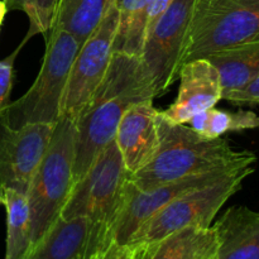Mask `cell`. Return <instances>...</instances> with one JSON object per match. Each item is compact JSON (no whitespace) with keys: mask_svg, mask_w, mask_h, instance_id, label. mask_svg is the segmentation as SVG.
I'll use <instances>...</instances> for the list:
<instances>
[{"mask_svg":"<svg viewBox=\"0 0 259 259\" xmlns=\"http://www.w3.org/2000/svg\"><path fill=\"white\" fill-rule=\"evenodd\" d=\"M157 98L139 56L114 52L103 81L75 120V182L115 138L124 113Z\"/></svg>","mask_w":259,"mask_h":259,"instance_id":"1","label":"cell"},{"mask_svg":"<svg viewBox=\"0 0 259 259\" xmlns=\"http://www.w3.org/2000/svg\"><path fill=\"white\" fill-rule=\"evenodd\" d=\"M159 146L153 158L129 176L141 190L217 169L254 166L257 156L249 151H235L223 137L206 139L187 124H172L158 116Z\"/></svg>","mask_w":259,"mask_h":259,"instance_id":"2","label":"cell"},{"mask_svg":"<svg viewBox=\"0 0 259 259\" xmlns=\"http://www.w3.org/2000/svg\"><path fill=\"white\" fill-rule=\"evenodd\" d=\"M129 176L120 151L113 141L73 185L61 217H82L88 222L83 259L100 254L113 243L114 227L123 207Z\"/></svg>","mask_w":259,"mask_h":259,"instance_id":"3","label":"cell"},{"mask_svg":"<svg viewBox=\"0 0 259 259\" xmlns=\"http://www.w3.org/2000/svg\"><path fill=\"white\" fill-rule=\"evenodd\" d=\"M73 164L75 121L61 116L25 194L29 207L30 249L62 214L75 185Z\"/></svg>","mask_w":259,"mask_h":259,"instance_id":"4","label":"cell"},{"mask_svg":"<svg viewBox=\"0 0 259 259\" xmlns=\"http://www.w3.org/2000/svg\"><path fill=\"white\" fill-rule=\"evenodd\" d=\"M80 47L75 35L52 28L46 38L43 62L33 85L0 113L9 125L57 123L71 67Z\"/></svg>","mask_w":259,"mask_h":259,"instance_id":"5","label":"cell"},{"mask_svg":"<svg viewBox=\"0 0 259 259\" xmlns=\"http://www.w3.org/2000/svg\"><path fill=\"white\" fill-rule=\"evenodd\" d=\"M259 37V0H194L182 65Z\"/></svg>","mask_w":259,"mask_h":259,"instance_id":"6","label":"cell"},{"mask_svg":"<svg viewBox=\"0 0 259 259\" xmlns=\"http://www.w3.org/2000/svg\"><path fill=\"white\" fill-rule=\"evenodd\" d=\"M254 171V166L238 168L212 184L177 197L149 218L134 233L128 245L153 244L189 227L210 228L225 202L242 189L244 180Z\"/></svg>","mask_w":259,"mask_h":259,"instance_id":"7","label":"cell"},{"mask_svg":"<svg viewBox=\"0 0 259 259\" xmlns=\"http://www.w3.org/2000/svg\"><path fill=\"white\" fill-rule=\"evenodd\" d=\"M192 5L194 0H174L144 35L139 58L156 96L179 80Z\"/></svg>","mask_w":259,"mask_h":259,"instance_id":"8","label":"cell"},{"mask_svg":"<svg viewBox=\"0 0 259 259\" xmlns=\"http://www.w3.org/2000/svg\"><path fill=\"white\" fill-rule=\"evenodd\" d=\"M118 24V4L113 0L95 30L78 48L68 76L61 116L75 121L101 83L114 55Z\"/></svg>","mask_w":259,"mask_h":259,"instance_id":"9","label":"cell"},{"mask_svg":"<svg viewBox=\"0 0 259 259\" xmlns=\"http://www.w3.org/2000/svg\"><path fill=\"white\" fill-rule=\"evenodd\" d=\"M56 124L12 126L0 114V190L27 194L32 177L48 148Z\"/></svg>","mask_w":259,"mask_h":259,"instance_id":"10","label":"cell"},{"mask_svg":"<svg viewBox=\"0 0 259 259\" xmlns=\"http://www.w3.org/2000/svg\"><path fill=\"white\" fill-rule=\"evenodd\" d=\"M243 167L235 168L217 169V171L205 172V174L194 175V176L184 177L166 182L158 186L151 187L147 190H141L128 181L124 196L123 207L119 214L116 224L113 232V243L119 245H126L134 233L162 207L166 206L177 197L187 194V192L204 187L212 184L218 180L223 179L230 172Z\"/></svg>","mask_w":259,"mask_h":259,"instance_id":"11","label":"cell"},{"mask_svg":"<svg viewBox=\"0 0 259 259\" xmlns=\"http://www.w3.org/2000/svg\"><path fill=\"white\" fill-rule=\"evenodd\" d=\"M180 89L174 103L162 118L172 124H187L197 113L214 108L223 100L222 78L207 58H196L184 63L180 70Z\"/></svg>","mask_w":259,"mask_h":259,"instance_id":"12","label":"cell"},{"mask_svg":"<svg viewBox=\"0 0 259 259\" xmlns=\"http://www.w3.org/2000/svg\"><path fill=\"white\" fill-rule=\"evenodd\" d=\"M158 116L153 100L134 104L124 113L114 141L129 175L143 168L156 154L159 146Z\"/></svg>","mask_w":259,"mask_h":259,"instance_id":"13","label":"cell"},{"mask_svg":"<svg viewBox=\"0 0 259 259\" xmlns=\"http://www.w3.org/2000/svg\"><path fill=\"white\" fill-rule=\"evenodd\" d=\"M218 238L214 259H259V212L232 206L212 224Z\"/></svg>","mask_w":259,"mask_h":259,"instance_id":"14","label":"cell"},{"mask_svg":"<svg viewBox=\"0 0 259 259\" xmlns=\"http://www.w3.org/2000/svg\"><path fill=\"white\" fill-rule=\"evenodd\" d=\"M88 222L82 217L58 218L24 259H83Z\"/></svg>","mask_w":259,"mask_h":259,"instance_id":"15","label":"cell"},{"mask_svg":"<svg viewBox=\"0 0 259 259\" xmlns=\"http://www.w3.org/2000/svg\"><path fill=\"white\" fill-rule=\"evenodd\" d=\"M205 58L217 67L224 95L243 88L259 76V37L234 47L215 51Z\"/></svg>","mask_w":259,"mask_h":259,"instance_id":"16","label":"cell"},{"mask_svg":"<svg viewBox=\"0 0 259 259\" xmlns=\"http://www.w3.org/2000/svg\"><path fill=\"white\" fill-rule=\"evenodd\" d=\"M149 245V259H214L218 238L210 228L189 227Z\"/></svg>","mask_w":259,"mask_h":259,"instance_id":"17","label":"cell"},{"mask_svg":"<svg viewBox=\"0 0 259 259\" xmlns=\"http://www.w3.org/2000/svg\"><path fill=\"white\" fill-rule=\"evenodd\" d=\"M113 0H60L55 25L82 43L95 30Z\"/></svg>","mask_w":259,"mask_h":259,"instance_id":"18","label":"cell"},{"mask_svg":"<svg viewBox=\"0 0 259 259\" xmlns=\"http://www.w3.org/2000/svg\"><path fill=\"white\" fill-rule=\"evenodd\" d=\"M7 211V242L4 259H24L30 249V220L25 194L3 189Z\"/></svg>","mask_w":259,"mask_h":259,"instance_id":"19","label":"cell"},{"mask_svg":"<svg viewBox=\"0 0 259 259\" xmlns=\"http://www.w3.org/2000/svg\"><path fill=\"white\" fill-rule=\"evenodd\" d=\"M152 0H116L119 24L114 52L139 56L146 35L147 12Z\"/></svg>","mask_w":259,"mask_h":259,"instance_id":"20","label":"cell"},{"mask_svg":"<svg viewBox=\"0 0 259 259\" xmlns=\"http://www.w3.org/2000/svg\"><path fill=\"white\" fill-rule=\"evenodd\" d=\"M187 125L204 138L215 139L229 132L258 128L259 115L250 110L227 111L214 106L192 116Z\"/></svg>","mask_w":259,"mask_h":259,"instance_id":"21","label":"cell"},{"mask_svg":"<svg viewBox=\"0 0 259 259\" xmlns=\"http://www.w3.org/2000/svg\"><path fill=\"white\" fill-rule=\"evenodd\" d=\"M8 12L19 10L27 15L29 20V28L23 42L28 40L35 34H43L46 38L55 25L56 13H57L60 0H4Z\"/></svg>","mask_w":259,"mask_h":259,"instance_id":"22","label":"cell"},{"mask_svg":"<svg viewBox=\"0 0 259 259\" xmlns=\"http://www.w3.org/2000/svg\"><path fill=\"white\" fill-rule=\"evenodd\" d=\"M25 43L23 42L10 53L4 60H0V113L9 105L10 93L13 89V80H14V62L17 56Z\"/></svg>","mask_w":259,"mask_h":259,"instance_id":"23","label":"cell"},{"mask_svg":"<svg viewBox=\"0 0 259 259\" xmlns=\"http://www.w3.org/2000/svg\"><path fill=\"white\" fill-rule=\"evenodd\" d=\"M223 99L234 104H259V76L243 88L225 93Z\"/></svg>","mask_w":259,"mask_h":259,"instance_id":"24","label":"cell"},{"mask_svg":"<svg viewBox=\"0 0 259 259\" xmlns=\"http://www.w3.org/2000/svg\"><path fill=\"white\" fill-rule=\"evenodd\" d=\"M174 3V0H152L147 12L146 32L158 20V18L167 10V8Z\"/></svg>","mask_w":259,"mask_h":259,"instance_id":"25","label":"cell"},{"mask_svg":"<svg viewBox=\"0 0 259 259\" xmlns=\"http://www.w3.org/2000/svg\"><path fill=\"white\" fill-rule=\"evenodd\" d=\"M128 247L129 249H131L129 259H149L148 244H134V245H128Z\"/></svg>","mask_w":259,"mask_h":259,"instance_id":"26","label":"cell"},{"mask_svg":"<svg viewBox=\"0 0 259 259\" xmlns=\"http://www.w3.org/2000/svg\"><path fill=\"white\" fill-rule=\"evenodd\" d=\"M8 13V9H7V5H5L4 0H0V28H2V24L3 22H4V18H5V14Z\"/></svg>","mask_w":259,"mask_h":259,"instance_id":"27","label":"cell"},{"mask_svg":"<svg viewBox=\"0 0 259 259\" xmlns=\"http://www.w3.org/2000/svg\"><path fill=\"white\" fill-rule=\"evenodd\" d=\"M3 199H4V197H3V191L0 190V205L3 204Z\"/></svg>","mask_w":259,"mask_h":259,"instance_id":"28","label":"cell"},{"mask_svg":"<svg viewBox=\"0 0 259 259\" xmlns=\"http://www.w3.org/2000/svg\"><path fill=\"white\" fill-rule=\"evenodd\" d=\"M89 259H91V258H89Z\"/></svg>","mask_w":259,"mask_h":259,"instance_id":"29","label":"cell"}]
</instances>
